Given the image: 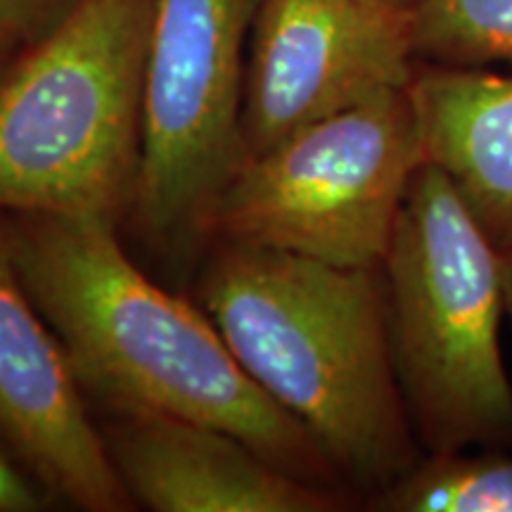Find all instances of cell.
<instances>
[{
	"label": "cell",
	"mask_w": 512,
	"mask_h": 512,
	"mask_svg": "<svg viewBox=\"0 0 512 512\" xmlns=\"http://www.w3.org/2000/svg\"><path fill=\"white\" fill-rule=\"evenodd\" d=\"M152 0H74L0 83V214L117 226L136 202Z\"/></svg>",
	"instance_id": "cell-3"
},
{
	"label": "cell",
	"mask_w": 512,
	"mask_h": 512,
	"mask_svg": "<svg viewBox=\"0 0 512 512\" xmlns=\"http://www.w3.org/2000/svg\"><path fill=\"white\" fill-rule=\"evenodd\" d=\"M200 302L242 370L370 496L422 451L392 361L382 268L226 242Z\"/></svg>",
	"instance_id": "cell-2"
},
{
	"label": "cell",
	"mask_w": 512,
	"mask_h": 512,
	"mask_svg": "<svg viewBox=\"0 0 512 512\" xmlns=\"http://www.w3.org/2000/svg\"><path fill=\"white\" fill-rule=\"evenodd\" d=\"M422 155L448 178L486 238L512 247V64L420 62L408 83Z\"/></svg>",
	"instance_id": "cell-10"
},
{
	"label": "cell",
	"mask_w": 512,
	"mask_h": 512,
	"mask_svg": "<svg viewBox=\"0 0 512 512\" xmlns=\"http://www.w3.org/2000/svg\"><path fill=\"white\" fill-rule=\"evenodd\" d=\"M74 0H0V83Z\"/></svg>",
	"instance_id": "cell-13"
},
{
	"label": "cell",
	"mask_w": 512,
	"mask_h": 512,
	"mask_svg": "<svg viewBox=\"0 0 512 512\" xmlns=\"http://www.w3.org/2000/svg\"><path fill=\"white\" fill-rule=\"evenodd\" d=\"M12 261L83 392L119 413L219 427L306 482L342 479L299 420L249 377L207 313L152 283L112 223L10 214Z\"/></svg>",
	"instance_id": "cell-1"
},
{
	"label": "cell",
	"mask_w": 512,
	"mask_h": 512,
	"mask_svg": "<svg viewBox=\"0 0 512 512\" xmlns=\"http://www.w3.org/2000/svg\"><path fill=\"white\" fill-rule=\"evenodd\" d=\"M382 3L394 5V8H401V10H413L415 5H418V0H382Z\"/></svg>",
	"instance_id": "cell-16"
},
{
	"label": "cell",
	"mask_w": 512,
	"mask_h": 512,
	"mask_svg": "<svg viewBox=\"0 0 512 512\" xmlns=\"http://www.w3.org/2000/svg\"><path fill=\"white\" fill-rule=\"evenodd\" d=\"M501 264H503V290H505V316L510 318L512 325V247L501 252Z\"/></svg>",
	"instance_id": "cell-15"
},
{
	"label": "cell",
	"mask_w": 512,
	"mask_h": 512,
	"mask_svg": "<svg viewBox=\"0 0 512 512\" xmlns=\"http://www.w3.org/2000/svg\"><path fill=\"white\" fill-rule=\"evenodd\" d=\"M107 451L133 501L157 512H328L342 496L285 472L219 427L164 413H121Z\"/></svg>",
	"instance_id": "cell-9"
},
{
	"label": "cell",
	"mask_w": 512,
	"mask_h": 512,
	"mask_svg": "<svg viewBox=\"0 0 512 512\" xmlns=\"http://www.w3.org/2000/svg\"><path fill=\"white\" fill-rule=\"evenodd\" d=\"M0 432L38 482L88 512L131 510V494L60 339L31 302L0 223Z\"/></svg>",
	"instance_id": "cell-8"
},
{
	"label": "cell",
	"mask_w": 512,
	"mask_h": 512,
	"mask_svg": "<svg viewBox=\"0 0 512 512\" xmlns=\"http://www.w3.org/2000/svg\"><path fill=\"white\" fill-rule=\"evenodd\" d=\"M415 67L413 10L382 0H261L245 72V157L403 91Z\"/></svg>",
	"instance_id": "cell-7"
},
{
	"label": "cell",
	"mask_w": 512,
	"mask_h": 512,
	"mask_svg": "<svg viewBox=\"0 0 512 512\" xmlns=\"http://www.w3.org/2000/svg\"><path fill=\"white\" fill-rule=\"evenodd\" d=\"M43 503L38 486L0 448V512H38Z\"/></svg>",
	"instance_id": "cell-14"
},
{
	"label": "cell",
	"mask_w": 512,
	"mask_h": 512,
	"mask_svg": "<svg viewBox=\"0 0 512 512\" xmlns=\"http://www.w3.org/2000/svg\"><path fill=\"white\" fill-rule=\"evenodd\" d=\"M368 503L380 512H512V451L425 453Z\"/></svg>",
	"instance_id": "cell-11"
},
{
	"label": "cell",
	"mask_w": 512,
	"mask_h": 512,
	"mask_svg": "<svg viewBox=\"0 0 512 512\" xmlns=\"http://www.w3.org/2000/svg\"><path fill=\"white\" fill-rule=\"evenodd\" d=\"M380 268L396 380L422 451H512L501 249L434 164L415 171Z\"/></svg>",
	"instance_id": "cell-4"
},
{
	"label": "cell",
	"mask_w": 512,
	"mask_h": 512,
	"mask_svg": "<svg viewBox=\"0 0 512 512\" xmlns=\"http://www.w3.org/2000/svg\"><path fill=\"white\" fill-rule=\"evenodd\" d=\"M413 48L420 62L512 64V0H418Z\"/></svg>",
	"instance_id": "cell-12"
},
{
	"label": "cell",
	"mask_w": 512,
	"mask_h": 512,
	"mask_svg": "<svg viewBox=\"0 0 512 512\" xmlns=\"http://www.w3.org/2000/svg\"><path fill=\"white\" fill-rule=\"evenodd\" d=\"M261 0H152L136 211L185 242L242 159L245 50Z\"/></svg>",
	"instance_id": "cell-6"
},
{
	"label": "cell",
	"mask_w": 512,
	"mask_h": 512,
	"mask_svg": "<svg viewBox=\"0 0 512 512\" xmlns=\"http://www.w3.org/2000/svg\"><path fill=\"white\" fill-rule=\"evenodd\" d=\"M425 162L408 91H392L245 157L204 216L226 242L380 268Z\"/></svg>",
	"instance_id": "cell-5"
}]
</instances>
